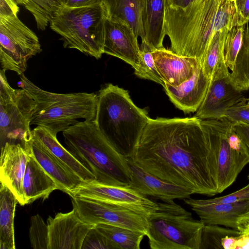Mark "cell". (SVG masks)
<instances>
[{"instance_id":"7c38bea8","label":"cell","mask_w":249,"mask_h":249,"mask_svg":"<svg viewBox=\"0 0 249 249\" xmlns=\"http://www.w3.org/2000/svg\"><path fill=\"white\" fill-rule=\"evenodd\" d=\"M242 91L232 84L227 65L218 68L211 80L206 95L195 117L200 120L223 117L229 108L247 103Z\"/></svg>"},{"instance_id":"f6af8a7d","label":"cell","mask_w":249,"mask_h":249,"mask_svg":"<svg viewBox=\"0 0 249 249\" xmlns=\"http://www.w3.org/2000/svg\"><path fill=\"white\" fill-rule=\"evenodd\" d=\"M28 0H15L18 4L24 5Z\"/></svg>"},{"instance_id":"cb8c5ba5","label":"cell","mask_w":249,"mask_h":249,"mask_svg":"<svg viewBox=\"0 0 249 249\" xmlns=\"http://www.w3.org/2000/svg\"><path fill=\"white\" fill-rule=\"evenodd\" d=\"M32 134L70 170L87 183L97 182L95 176L60 144L56 135L46 128L40 126L34 128Z\"/></svg>"},{"instance_id":"5b68a950","label":"cell","mask_w":249,"mask_h":249,"mask_svg":"<svg viewBox=\"0 0 249 249\" xmlns=\"http://www.w3.org/2000/svg\"><path fill=\"white\" fill-rule=\"evenodd\" d=\"M19 87L33 98L36 107L31 124L44 127L56 135L79 122L80 119H95L97 95L94 93H56L42 89L24 74L20 75Z\"/></svg>"},{"instance_id":"f35d334b","label":"cell","mask_w":249,"mask_h":249,"mask_svg":"<svg viewBox=\"0 0 249 249\" xmlns=\"http://www.w3.org/2000/svg\"><path fill=\"white\" fill-rule=\"evenodd\" d=\"M234 130L249 149V124L235 123Z\"/></svg>"},{"instance_id":"d6986e66","label":"cell","mask_w":249,"mask_h":249,"mask_svg":"<svg viewBox=\"0 0 249 249\" xmlns=\"http://www.w3.org/2000/svg\"><path fill=\"white\" fill-rule=\"evenodd\" d=\"M30 146L34 158L56 182L59 190L71 197L81 187L87 184L33 136Z\"/></svg>"},{"instance_id":"4316f807","label":"cell","mask_w":249,"mask_h":249,"mask_svg":"<svg viewBox=\"0 0 249 249\" xmlns=\"http://www.w3.org/2000/svg\"><path fill=\"white\" fill-rule=\"evenodd\" d=\"M243 26L241 46L230 72L232 84L242 92L249 89V21Z\"/></svg>"},{"instance_id":"d590c367","label":"cell","mask_w":249,"mask_h":249,"mask_svg":"<svg viewBox=\"0 0 249 249\" xmlns=\"http://www.w3.org/2000/svg\"><path fill=\"white\" fill-rule=\"evenodd\" d=\"M81 249H116V248L94 226L85 236Z\"/></svg>"},{"instance_id":"9a60e30c","label":"cell","mask_w":249,"mask_h":249,"mask_svg":"<svg viewBox=\"0 0 249 249\" xmlns=\"http://www.w3.org/2000/svg\"><path fill=\"white\" fill-rule=\"evenodd\" d=\"M184 201L204 225H220L244 233L249 224V201L204 205L189 197Z\"/></svg>"},{"instance_id":"30bf717a","label":"cell","mask_w":249,"mask_h":249,"mask_svg":"<svg viewBox=\"0 0 249 249\" xmlns=\"http://www.w3.org/2000/svg\"><path fill=\"white\" fill-rule=\"evenodd\" d=\"M42 51L39 39L18 17L0 18V64L5 71L19 76L27 69V62Z\"/></svg>"},{"instance_id":"7a4b0ae2","label":"cell","mask_w":249,"mask_h":249,"mask_svg":"<svg viewBox=\"0 0 249 249\" xmlns=\"http://www.w3.org/2000/svg\"><path fill=\"white\" fill-rule=\"evenodd\" d=\"M236 25L234 0H196L183 8L166 5L164 30L170 50L199 62L213 34Z\"/></svg>"},{"instance_id":"3957f363","label":"cell","mask_w":249,"mask_h":249,"mask_svg":"<svg viewBox=\"0 0 249 249\" xmlns=\"http://www.w3.org/2000/svg\"><path fill=\"white\" fill-rule=\"evenodd\" d=\"M68 150L96 178L97 182L127 186L130 170L126 157L98 129L94 120H84L63 132Z\"/></svg>"},{"instance_id":"8fae6325","label":"cell","mask_w":249,"mask_h":249,"mask_svg":"<svg viewBox=\"0 0 249 249\" xmlns=\"http://www.w3.org/2000/svg\"><path fill=\"white\" fill-rule=\"evenodd\" d=\"M74 209L80 218L92 225L109 224L146 234L147 218L136 212L105 201L75 196L71 197Z\"/></svg>"},{"instance_id":"277c9868","label":"cell","mask_w":249,"mask_h":249,"mask_svg":"<svg viewBox=\"0 0 249 249\" xmlns=\"http://www.w3.org/2000/svg\"><path fill=\"white\" fill-rule=\"evenodd\" d=\"M94 120L98 129L121 153L129 158L150 117L137 107L127 90L109 83L98 92Z\"/></svg>"},{"instance_id":"60d3db41","label":"cell","mask_w":249,"mask_h":249,"mask_svg":"<svg viewBox=\"0 0 249 249\" xmlns=\"http://www.w3.org/2000/svg\"><path fill=\"white\" fill-rule=\"evenodd\" d=\"M63 7L75 8L87 7L95 4L101 0H63Z\"/></svg>"},{"instance_id":"e0dca14e","label":"cell","mask_w":249,"mask_h":249,"mask_svg":"<svg viewBox=\"0 0 249 249\" xmlns=\"http://www.w3.org/2000/svg\"><path fill=\"white\" fill-rule=\"evenodd\" d=\"M126 159L130 177L128 186L136 192L165 202L184 199L192 195L188 189L164 181L140 166L130 158Z\"/></svg>"},{"instance_id":"4fadbf2b","label":"cell","mask_w":249,"mask_h":249,"mask_svg":"<svg viewBox=\"0 0 249 249\" xmlns=\"http://www.w3.org/2000/svg\"><path fill=\"white\" fill-rule=\"evenodd\" d=\"M75 196L99 199L125 207L146 218L158 208V203L128 186L110 185L97 182L87 183L77 191Z\"/></svg>"},{"instance_id":"4dcf8cb0","label":"cell","mask_w":249,"mask_h":249,"mask_svg":"<svg viewBox=\"0 0 249 249\" xmlns=\"http://www.w3.org/2000/svg\"><path fill=\"white\" fill-rule=\"evenodd\" d=\"M241 234L231 228L217 225H204L199 249H223V243L228 237L238 236Z\"/></svg>"},{"instance_id":"e575fe53","label":"cell","mask_w":249,"mask_h":249,"mask_svg":"<svg viewBox=\"0 0 249 249\" xmlns=\"http://www.w3.org/2000/svg\"><path fill=\"white\" fill-rule=\"evenodd\" d=\"M192 200L196 203L204 205L249 201V183L239 190L224 196L206 199H192Z\"/></svg>"},{"instance_id":"52a82bcc","label":"cell","mask_w":249,"mask_h":249,"mask_svg":"<svg viewBox=\"0 0 249 249\" xmlns=\"http://www.w3.org/2000/svg\"><path fill=\"white\" fill-rule=\"evenodd\" d=\"M147 220L146 236L151 249H200L204 224L174 201L158 203Z\"/></svg>"},{"instance_id":"d4e9b609","label":"cell","mask_w":249,"mask_h":249,"mask_svg":"<svg viewBox=\"0 0 249 249\" xmlns=\"http://www.w3.org/2000/svg\"><path fill=\"white\" fill-rule=\"evenodd\" d=\"M106 17L127 24L142 43L144 41L142 0H101Z\"/></svg>"},{"instance_id":"484cf974","label":"cell","mask_w":249,"mask_h":249,"mask_svg":"<svg viewBox=\"0 0 249 249\" xmlns=\"http://www.w3.org/2000/svg\"><path fill=\"white\" fill-rule=\"evenodd\" d=\"M0 249H15L14 219L18 201L11 191L0 183Z\"/></svg>"},{"instance_id":"ac0fdd59","label":"cell","mask_w":249,"mask_h":249,"mask_svg":"<svg viewBox=\"0 0 249 249\" xmlns=\"http://www.w3.org/2000/svg\"><path fill=\"white\" fill-rule=\"evenodd\" d=\"M28 157V149L20 143L6 142L1 147L0 183L11 191L21 206L25 205L22 181Z\"/></svg>"},{"instance_id":"7dc6e473","label":"cell","mask_w":249,"mask_h":249,"mask_svg":"<svg viewBox=\"0 0 249 249\" xmlns=\"http://www.w3.org/2000/svg\"><path fill=\"white\" fill-rule=\"evenodd\" d=\"M247 103L248 105L249 106V99H248Z\"/></svg>"},{"instance_id":"7bdbcfd3","label":"cell","mask_w":249,"mask_h":249,"mask_svg":"<svg viewBox=\"0 0 249 249\" xmlns=\"http://www.w3.org/2000/svg\"><path fill=\"white\" fill-rule=\"evenodd\" d=\"M196 0H166V5L185 7Z\"/></svg>"},{"instance_id":"836d02e7","label":"cell","mask_w":249,"mask_h":249,"mask_svg":"<svg viewBox=\"0 0 249 249\" xmlns=\"http://www.w3.org/2000/svg\"><path fill=\"white\" fill-rule=\"evenodd\" d=\"M29 238L32 247L34 249H48L49 228L38 214L31 218Z\"/></svg>"},{"instance_id":"83f0119b","label":"cell","mask_w":249,"mask_h":249,"mask_svg":"<svg viewBox=\"0 0 249 249\" xmlns=\"http://www.w3.org/2000/svg\"><path fill=\"white\" fill-rule=\"evenodd\" d=\"M95 227L111 242L116 249H139L145 236L140 231L109 224L99 223Z\"/></svg>"},{"instance_id":"74e56055","label":"cell","mask_w":249,"mask_h":249,"mask_svg":"<svg viewBox=\"0 0 249 249\" xmlns=\"http://www.w3.org/2000/svg\"><path fill=\"white\" fill-rule=\"evenodd\" d=\"M15 0H0V18L18 17L19 8Z\"/></svg>"},{"instance_id":"8992f818","label":"cell","mask_w":249,"mask_h":249,"mask_svg":"<svg viewBox=\"0 0 249 249\" xmlns=\"http://www.w3.org/2000/svg\"><path fill=\"white\" fill-rule=\"evenodd\" d=\"M105 10L101 0L87 7H63L50 22L61 36L63 46L75 49L97 59L104 53Z\"/></svg>"},{"instance_id":"2e32d148","label":"cell","mask_w":249,"mask_h":249,"mask_svg":"<svg viewBox=\"0 0 249 249\" xmlns=\"http://www.w3.org/2000/svg\"><path fill=\"white\" fill-rule=\"evenodd\" d=\"M138 38L126 23L106 18L104 53L123 60L134 70L138 68L140 61Z\"/></svg>"},{"instance_id":"ba28073f","label":"cell","mask_w":249,"mask_h":249,"mask_svg":"<svg viewBox=\"0 0 249 249\" xmlns=\"http://www.w3.org/2000/svg\"><path fill=\"white\" fill-rule=\"evenodd\" d=\"M200 123L215 154L217 192L220 194L234 182L249 163V149L234 130L236 122L223 116L201 120Z\"/></svg>"},{"instance_id":"b9f144b4","label":"cell","mask_w":249,"mask_h":249,"mask_svg":"<svg viewBox=\"0 0 249 249\" xmlns=\"http://www.w3.org/2000/svg\"><path fill=\"white\" fill-rule=\"evenodd\" d=\"M235 249H249V234L242 233L236 241Z\"/></svg>"},{"instance_id":"ee69618b","label":"cell","mask_w":249,"mask_h":249,"mask_svg":"<svg viewBox=\"0 0 249 249\" xmlns=\"http://www.w3.org/2000/svg\"><path fill=\"white\" fill-rule=\"evenodd\" d=\"M243 0H234V3L235 4V6H236V10L241 5Z\"/></svg>"},{"instance_id":"f546056e","label":"cell","mask_w":249,"mask_h":249,"mask_svg":"<svg viewBox=\"0 0 249 249\" xmlns=\"http://www.w3.org/2000/svg\"><path fill=\"white\" fill-rule=\"evenodd\" d=\"M24 6L34 16L37 28L44 31L64 3L63 0H28Z\"/></svg>"},{"instance_id":"ffe728a7","label":"cell","mask_w":249,"mask_h":249,"mask_svg":"<svg viewBox=\"0 0 249 249\" xmlns=\"http://www.w3.org/2000/svg\"><path fill=\"white\" fill-rule=\"evenodd\" d=\"M156 68L166 84L178 86L190 79L199 61L196 58L178 55L164 47L152 51Z\"/></svg>"},{"instance_id":"bcb514c9","label":"cell","mask_w":249,"mask_h":249,"mask_svg":"<svg viewBox=\"0 0 249 249\" xmlns=\"http://www.w3.org/2000/svg\"><path fill=\"white\" fill-rule=\"evenodd\" d=\"M247 233V234H249V224L247 227V228H246L245 231H244V233Z\"/></svg>"},{"instance_id":"c3c4849f","label":"cell","mask_w":249,"mask_h":249,"mask_svg":"<svg viewBox=\"0 0 249 249\" xmlns=\"http://www.w3.org/2000/svg\"><path fill=\"white\" fill-rule=\"evenodd\" d=\"M248 179H249V175H248Z\"/></svg>"},{"instance_id":"6da1fadb","label":"cell","mask_w":249,"mask_h":249,"mask_svg":"<svg viewBox=\"0 0 249 249\" xmlns=\"http://www.w3.org/2000/svg\"><path fill=\"white\" fill-rule=\"evenodd\" d=\"M200 119H149L129 157L159 178L192 194H218L215 152Z\"/></svg>"},{"instance_id":"603a6c76","label":"cell","mask_w":249,"mask_h":249,"mask_svg":"<svg viewBox=\"0 0 249 249\" xmlns=\"http://www.w3.org/2000/svg\"><path fill=\"white\" fill-rule=\"evenodd\" d=\"M166 0H142V22L145 38L142 42L152 51L163 47Z\"/></svg>"},{"instance_id":"d6a6232c","label":"cell","mask_w":249,"mask_h":249,"mask_svg":"<svg viewBox=\"0 0 249 249\" xmlns=\"http://www.w3.org/2000/svg\"><path fill=\"white\" fill-rule=\"evenodd\" d=\"M243 25H236L229 30L224 44V56L226 64L231 71L234 66L243 39Z\"/></svg>"},{"instance_id":"5bb4252c","label":"cell","mask_w":249,"mask_h":249,"mask_svg":"<svg viewBox=\"0 0 249 249\" xmlns=\"http://www.w3.org/2000/svg\"><path fill=\"white\" fill-rule=\"evenodd\" d=\"M49 228L48 249H81L89 231L94 227L82 220L73 209L66 213H58L47 219Z\"/></svg>"},{"instance_id":"f1b7e54d","label":"cell","mask_w":249,"mask_h":249,"mask_svg":"<svg viewBox=\"0 0 249 249\" xmlns=\"http://www.w3.org/2000/svg\"><path fill=\"white\" fill-rule=\"evenodd\" d=\"M228 30L225 29L213 34L200 61L205 74L210 80L218 68L226 65L224 56V44Z\"/></svg>"},{"instance_id":"7402d4cb","label":"cell","mask_w":249,"mask_h":249,"mask_svg":"<svg viewBox=\"0 0 249 249\" xmlns=\"http://www.w3.org/2000/svg\"><path fill=\"white\" fill-rule=\"evenodd\" d=\"M25 145L29 152L28 160L22 181V190L25 204L39 198L47 199L59 187L32 155L30 142Z\"/></svg>"},{"instance_id":"ab89813d","label":"cell","mask_w":249,"mask_h":249,"mask_svg":"<svg viewBox=\"0 0 249 249\" xmlns=\"http://www.w3.org/2000/svg\"><path fill=\"white\" fill-rule=\"evenodd\" d=\"M237 13L239 25H243L249 21V0H243Z\"/></svg>"},{"instance_id":"9c48e42d","label":"cell","mask_w":249,"mask_h":249,"mask_svg":"<svg viewBox=\"0 0 249 249\" xmlns=\"http://www.w3.org/2000/svg\"><path fill=\"white\" fill-rule=\"evenodd\" d=\"M5 71H0V140L23 146L33 138L30 125L36 107L31 96L24 89L12 88Z\"/></svg>"},{"instance_id":"8d00e7d4","label":"cell","mask_w":249,"mask_h":249,"mask_svg":"<svg viewBox=\"0 0 249 249\" xmlns=\"http://www.w3.org/2000/svg\"><path fill=\"white\" fill-rule=\"evenodd\" d=\"M224 116L236 123L249 124V106L247 103L235 106L227 110Z\"/></svg>"},{"instance_id":"44dd1931","label":"cell","mask_w":249,"mask_h":249,"mask_svg":"<svg viewBox=\"0 0 249 249\" xmlns=\"http://www.w3.org/2000/svg\"><path fill=\"white\" fill-rule=\"evenodd\" d=\"M210 82L199 64L190 79L178 86L165 83L163 88L174 105L188 113L197 110L206 95Z\"/></svg>"},{"instance_id":"1f68e13d","label":"cell","mask_w":249,"mask_h":249,"mask_svg":"<svg viewBox=\"0 0 249 249\" xmlns=\"http://www.w3.org/2000/svg\"><path fill=\"white\" fill-rule=\"evenodd\" d=\"M134 73L138 77L155 82L163 86L165 83L156 68L152 55V50L145 43L140 46V61Z\"/></svg>"}]
</instances>
